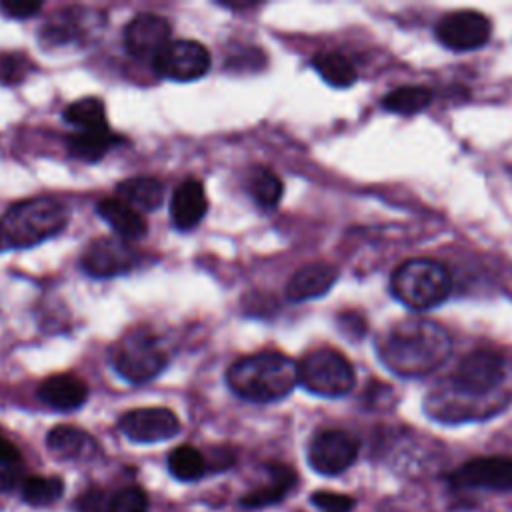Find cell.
<instances>
[{
    "mask_svg": "<svg viewBox=\"0 0 512 512\" xmlns=\"http://www.w3.org/2000/svg\"><path fill=\"white\" fill-rule=\"evenodd\" d=\"M170 42V24L158 14H138L124 32V44L132 56L152 58Z\"/></svg>",
    "mask_w": 512,
    "mask_h": 512,
    "instance_id": "14",
    "label": "cell"
},
{
    "mask_svg": "<svg viewBox=\"0 0 512 512\" xmlns=\"http://www.w3.org/2000/svg\"><path fill=\"white\" fill-rule=\"evenodd\" d=\"M358 454V442L344 430H322L308 446V462L320 474L344 472Z\"/></svg>",
    "mask_w": 512,
    "mask_h": 512,
    "instance_id": "9",
    "label": "cell"
},
{
    "mask_svg": "<svg viewBox=\"0 0 512 512\" xmlns=\"http://www.w3.org/2000/svg\"><path fill=\"white\" fill-rule=\"evenodd\" d=\"M490 20L476 10H458L446 14L436 24V38L450 50H474L488 42Z\"/></svg>",
    "mask_w": 512,
    "mask_h": 512,
    "instance_id": "10",
    "label": "cell"
},
{
    "mask_svg": "<svg viewBox=\"0 0 512 512\" xmlns=\"http://www.w3.org/2000/svg\"><path fill=\"white\" fill-rule=\"evenodd\" d=\"M228 386L252 402H276L298 384V364L280 352H258L236 360L226 372Z\"/></svg>",
    "mask_w": 512,
    "mask_h": 512,
    "instance_id": "3",
    "label": "cell"
},
{
    "mask_svg": "<svg viewBox=\"0 0 512 512\" xmlns=\"http://www.w3.org/2000/svg\"><path fill=\"white\" fill-rule=\"evenodd\" d=\"M64 120L72 126H78L80 130H108L104 104L92 96L72 102L64 110Z\"/></svg>",
    "mask_w": 512,
    "mask_h": 512,
    "instance_id": "24",
    "label": "cell"
},
{
    "mask_svg": "<svg viewBox=\"0 0 512 512\" xmlns=\"http://www.w3.org/2000/svg\"><path fill=\"white\" fill-rule=\"evenodd\" d=\"M116 142L118 138L110 134V130H80L66 138L68 152L90 162L102 158Z\"/></svg>",
    "mask_w": 512,
    "mask_h": 512,
    "instance_id": "23",
    "label": "cell"
},
{
    "mask_svg": "<svg viewBox=\"0 0 512 512\" xmlns=\"http://www.w3.org/2000/svg\"><path fill=\"white\" fill-rule=\"evenodd\" d=\"M356 382L350 360L332 348L308 352L298 362V384L316 396L336 398L352 390Z\"/></svg>",
    "mask_w": 512,
    "mask_h": 512,
    "instance_id": "7",
    "label": "cell"
},
{
    "mask_svg": "<svg viewBox=\"0 0 512 512\" xmlns=\"http://www.w3.org/2000/svg\"><path fill=\"white\" fill-rule=\"evenodd\" d=\"M46 444L54 456L64 458V460L88 458L98 448L90 434H86L84 430H80L76 426H66V424L52 428L48 432Z\"/></svg>",
    "mask_w": 512,
    "mask_h": 512,
    "instance_id": "20",
    "label": "cell"
},
{
    "mask_svg": "<svg viewBox=\"0 0 512 512\" xmlns=\"http://www.w3.org/2000/svg\"><path fill=\"white\" fill-rule=\"evenodd\" d=\"M296 476L290 468L274 464L268 468V482L256 488L252 494L242 498V504L248 508H258V506H268L272 502H278L286 496V492L294 486Z\"/></svg>",
    "mask_w": 512,
    "mask_h": 512,
    "instance_id": "21",
    "label": "cell"
},
{
    "mask_svg": "<svg viewBox=\"0 0 512 512\" xmlns=\"http://www.w3.org/2000/svg\"><path fill=\"white\" fill-rule=\"evenodd\" d=\"M168 468L178 480H198L206 472V458L194 446H178L168 456Z\"/></svg>",
    "mask_w": 512,
    "mask_h": 512,
    "instance_id": "26",
    "label": "cell"
},
{
    "mask_svg": "<svg viewBox=\"0 0 512 512\" xmlns=\"http://www.w3.org/2000/svg\"><path fill=\"white\" fill-rule=\"evenodd\" d=\"M18 458H20V454H18L16 446L0 432V464L12 466L18 462Z\"/></svg>",
    "mask_w": 512,
    "mask_h": 512,
    "instance_id": "34",
    "label": "cell"
},
{
    "mask_svg": "<svg viewBox=\"0 0 512 512\" xmlns=\"http://www.w3.org/2000/svg\"><path fill=\"white\" fill-rule=\"evenodd\" d=\"M336 278H338L336 266L328 262H310L292 274L286 286V296L292 302L318 298L332 288Z\"/></svg>",
    "mask_w": 512,
    "mask_h": 512,
    "instance_id": "15",
    "label": "cell"
},
{
    "mask_svg": "<svg viewBox=\"0 0 512 512\" xmlns=\"http://www.w3.org/2000/svg\"><path fill=\"white\" fill-rule=\"evenodd\" d=\"M116 198L138 212H152L158 210L164 202V184L152 176L126 178L116 186Z\"/></svg>",
    "mask_w": 512,
    "mask_h": 512,
    "instance_id": "18",
    "label": "cell"
},
{
    "mask_svg": "<svg viewBox=\"0 0 512 512\" xmlns=\"http://www.w3.org/2000/svg\"><path fill=\"white\" fill-rule=\"evenodd\" d=\"M382 364L398 376H424L436 370L450 354V334L428 318H410L394 324L376 342Z\"/></svg>",
    "mask_w": 512,
    "mask_h": 512,
    "instance_id": "2",
    "label": "cell"
},
{
    "mask_svg": "<svg viewBox=\"0 0 512 512\" xmlns=\"http://www.w3.org/2000/svg\"><path fill=\"white\" fill-rule=\"evenodd\" d=\"M208 200L204 186L198 180H184L176 186L170 200L172 222L180 230L194 228L206 214Z\"/></svg>",
    "mask_w": 512,
    "mask_h": 512,
    "instance_id": "16",
    "label": "cell"
},
{
    "mask_svg": "<svg viewBox=\"0 0 512 512\" xmlns=\"http://www.w3.org/2000/svg\"><path fill=\"white\" fill-rule=\"evenodd\" d=\"M450 484L456 488L474 490H512V458L486 456L474 458L458 466L450 474Z\"/></svg>",
    "mask_w": 512,
    "mask_h": 512,
    "instance_id": "11",
    "label": "cell"
},
{
    "mask_svg": "<svg viewBox=\"0 0 512 512\" xmlns=\"http://www.w3.org/2000/svg\"><path fill=\"white\" fill-rule=\"evenodd\" d=\"M118 428L132 442H160L176 436L180 422L168 408H136L120 418Z\"/></svg>",
    "mask_w": 512,
    "mask_h": 512,
    "instance_id": "13",
    "label": "cell"
},
{
    "mask_svg": "<svg viewBox=\"0 0 512 512\" xmlns=\"http://www.w3.org/2000/svg\"><path fill=\"white\" fill-rule=\"evenodd\" d=\"M148 494L140 486H128L114 492L106 504V512H146Z\"/></svg>",
    "mask_w": 512,
    "mask_h": 512,
    "instance_id": "30",
    "label": "cell"
},
{
    "mask_svg": "<svg viewBox=\"0 0 512 512\" xmlns=\"http://www.w3.org/2000/svg\"><path fill=\"white\" fill-rule=\"evenodd\" d=\"M80 16L76 14V8H68L64 12L54 14V18L42 28V40L48 44H68L82 36Z\"/></svg>",
    "mask_w": 512,
    "mask_h": 512,
    "instance_id": "27",
    "label": "cell"
},
{
    "mask_svg": "<svg viewBox=\"0 0 512 512\" xmlns=\"http://www.w3.org/2000/svg\"><path fill=\"white\" fill-rule=\"evenodd\" d=\"M158 76L188 82L204 76L210 68V54L206 46L194 40H170L152 60Z\"/></svg>",
    "mask_w": 512,
    "mask_h": 512,
    "instance_id": "8",
    "label": "cell"
},
{
    "mask_svg": "<svg viewBox=\"0 0 512 512\" xmlns=\"http://www.w3.org/2000/svg\"><path fill=\"white\" fill-rule=\"evenodd\" d=\"M18 482V474L14 470H2L0 472V490H12Z\"/></svg>",
    "mask_w": 512,
    "mask_h": 512,
    "instance_id": "36",
    "label": "cell"
},
{
    "mask_svg": "<svg viewBox=\"0 0 512 512\" xmlns=\"http://www.w3.org/2000/svg\"><path fill=\"white\" fill-rule=\"evenodd\" d=\"M96 212L114 228V232L120 234V238L136 240L148 230L142 214L120 198H102L96 204Z\"/></svg>",
    "mask_w": 512,
    "mask_h": 512,
    "instance_id": "19",
    "label": "cell"
},
{
    "mask_svg": "<svg viewBox=\"0 0 512 512\" xmlns=\"http://www.w3.org/2000/svg\"><path fill=\"white\" fill-rule=\"evenodd\" d=\"M506 378V362L500 354L476 350L468 354L456 372L426 398V412L440 422H466L486 418L506 404L498 394Z\"/></svg>",
    "mask_w": 512,
    "mask_h": 512,
    "instance_id": "1",
    "label": "cell"
},
{
    "mask_svg": "<svg viewBox=\"0 0 512 512\" xmlns=\"http://www.w3.org/2000/svg\"><path fill=\"white\" fill-rule=\"evenodd\" d=\"M104 498L100 492H88L84 494V498L78 502V510L80 512H102Z\"/></svg>",
    "mask_w": 512,
    "mask_h": 512,
    "instance_id": "35",
    "label": "cell"
},
{
    "mask_svg": "<svg viewBox=\"0 0 512 512\" xmlns=\"http://www.w3.org/2000/svg\"><path fill=\"white\" fill-rule=\"evenodd\" d=\"M138 252L122 238H98L94 240L84 256L82 268L96 278H110L132 270L138 264Z\"/></svg>",
    "mask_w": 512,
    "mask_h": 512,
    "instance_id": "12",
    "label": "cell"
},
{
    "mask_svg": "<svg viewBox=\"0 0 512 512\" xmlns=\"http://www.w3.org/2000/svg\"><path fill=\"white\" fill-rule=\"evenodd\" d=\"M250 194L262 208H274L282 198V180L272 170L258 166L250 178Z\"/></svg>",
    "mask_w": 512,
    "mask_h": 512,
    "instance_id": "28",
    "label": "cell"
},
{
    "mask_svg": "<svg viewBox=\"0 0 512 512\" xmlns=\"http://www.w3.org/2000/svg\"><path fill=\"white\" fill-rule=\"evenodd\" d=\"M42 8V2L36 0H4L0 2V10H4L12 18H28Z\"/></svg>",
    "mask_w": 512,
    "mask_h": 512,
    "instance_id": "33",
    "label": "cell"
},
{
    "mask_svg": "<svg viewBox=\"0 0 512 512\" xmlns=\"http://www.w3.org/2000/svg\"><path fill=\"white\" fill-rule=\"evenodd\" d=\"M86 394V384L74 374H54L38 386V398L54 410H74L84 404Z\"/></svg>",
    "mask_w": 512,
    "mask_h": 512,
    "instance_id": "17",
    "label": "cell"
},
{
    "mask_svg": "<svg viewBox=\"0 0 512 512\" xmlns=\"http://www.w3.org/2000/svg\"><path fill=\"white\" fill-rule=\"evenodd\" d=\"M432 102V92L424 86H400L382 100L384 108L398 114H416Z\"/></svg>",
    "mask_w": 512,
    "mask_h": 512,
    "instance_id": "25",
    "label": "cell"
},
{
    "mask_svg": "<svg viewBox=\"0 0 512 512\" xmlns=\"http://www.w3.org/2000/svg\"><path fill=\"white\" fill-rule=\"evenodd\" d=\"M62 480L54 476H28L22 480V496L32 506H48L62 496Z\"/></svg>",
    "mask_w": 512,
    "mask_h": 512,
    "instance_id": "29",
    "label": "cell"
},
{
    "mask_svg": "<svg viewBox=\"0 0 512 512\" xmlns=\"http://www.w3.org/2000/svg\"><path fill=\"white\" fill-rule=\"evenodd\" d=\"M110 362L124 380L142 384L156 378L166 368L168 356L150 332L134 330L110 348Z\"/></svg>",
    "mask_w": 512,
    "mask_h": 512,
    "instance_id": "6",
    "label": "cell"
},
{
    "mask_svg": "<svg viewBox=\"0 0 512 512\" xmlns=\"http://www.w3.org/2000/svg\"><path fill=\"white\" fill-rule=\"evenodd\" d=\"M312 502L324 512H348L354 506L350 496L338 492H316L312 494Z\"/></svg>",
    "mask_w": 512,
    "mask_h": 512,
    "instance_id": "32",
    "label": "cell"
},
{
    "mask_svg": "<svg viewBox=\"0 0 512 512\" xmlns=\"http://www.w3.org/2000/svg\"><path fill=\"white\" fill-rule=\"evenodd\" d=\"M68 210L54 198H30L14 204L0 218V252L22 250L58 234Z\"/></svg>",
    "mask_w": 512,
    "mask_h": 512,
    "instance_id": "4",
    "label": "cell"
},
{
    "mask_svg": "<svg viewBox=\"0 0 512 512\" xmlns=\"http://www.w3.org/2000/svg\"><path fill=\"white\" fill-rule=\"evenodd\" d=\"M312 66L316 68V72L330 84L336 88H348L356 82V68L354 64L340 52L334 50H326V52H318L312 58Z\"/></svg>",
    "mask_w": 512,
    "mask_h": 512,
    "instance_id": "22",
    "label": "cell"
},
{
    "mask_svg": "<svg viewBox=\"0 0 512 512\" xmlns=\"http://www.w3.org/2000/svg\"><path fill=\"white\" fill-rule=\"evenodd\" d=\"M30 70V62L22 54L4 52L0 54V82L2 84H18L26 78Z\"/></svg>",
    "mask_w": 512,
    "mask_h": 512,
    "instance_id": "31",
    "label": "cell"
},
{
    "mask_svg": "<svg viewBox=\"0 0 512 512\" xmlns=\"http://www.w3.org/2000/svg\"><path fill=\"white\" fill-rule=\"evenodd\" d=\"M390 290L408 308L428 310L448 298L452 278L444 264L430 258H412L392 272Z\"/></svg>",
    "mask_w": 512,
    "mask_h": 512,
    "instance_id": "5",
    "label": "cell"
}]
</instances>
